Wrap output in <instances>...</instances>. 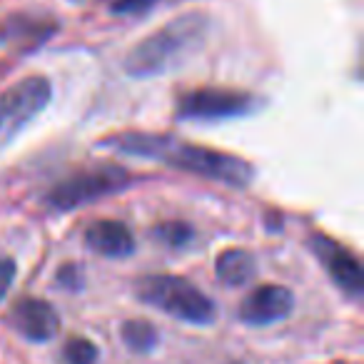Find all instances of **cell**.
I'll return each instance as SVG.
<instances>
[{
  "mask_svg": "<svg viewBox=\"0 0 364 364\" xmlns=\"http://www.w3.org/2000/svg\"><path fill=\"white\" fill-rule=\"evenodd\" d=\"M314 250H317V255L322 257V262L327 264L332 279L344 292H349V294L362 292V284H364L362 264H359V259L354 257L349 250L339 247V245H334L332 240H327V237H314Z\"/></svg>",
  "mask_w": 364,
  "mask_h": 364,
  "instance_id": "obj_9",
  "label": "cell"
},
{
  "mask_svg": "<svg viewBox=\"0 0 364 364\" xmlns=\"http://www.w3.org/2000/svg\"><path fill=\"white\" fill-rule=\"evenodd\" d=\"M205 31H208V21L198 13L175 18L132 48L125 60V70L132 77L160 75L185 60L203 43Z\"/></svg>",
  "mask_w": 364,
  "mask_h": 364,
  "instance_id": "obj_2",
  "label": "cell"
},
{
  "mask_svg": "<svg viewBox=\"0 0 364 364\" xmlns=\"http://www.w3.org/2000/svg\"><path fill=\"white\" fill-rule=\"evenodd\" d=\"M137 297L160 312L190 324H210L215 319V302L193 282L175 274H152L137 282Z\"/></svg>",
  "mask_w": 364,
  "mask_h": 364,
  "instance_id": "obj_3",
  "label": "cell"
},
{
  "mask_svg": "<svg viewBox=\"0 0 364 364\" xmlns=\"http://www.w3.org/2000/svg\"><path fill=\"white\" fill-rule=\"evenodd\" d=\"M85 242L90 245L92 252L102 257H127L135 250V237L130 228L117 220H97L87 228Z\"/></svg>",
  "mask_w": 364,
  "mask_h": 364,
  "instance_id": "obj_10",
  "label": "cell"
},
{
  "mask_svg": "<svg viewBox=\"0 0 364 364\" xmlns=\"http://www.w3.org/2000/svg\"><path fill=\"white\" fill-rule=\"evenodd\" d=\"M112 145L122 155L165 162V165H172L177 170L203 175L208 180L228 182L232 188H247L255 177L252 165L245 162L242 157L213 150V147H200L193 145V142L175 140L170 135H142V132H132V135L117 137Z\"/></svg>",
  "mask_w": 364,
  "mask_h": 364,
  "instance_id": "obj_1",
  "label": "cell"
},
{
  "mask_svg": "<svg viewBox=\"0 0 364 364\" xmlns=\"http://www.w3.org/2000/svg\"><path fill=\"white\" fill-rule=\"evenodd\" d=\"M16 279V262L13 259H0V299L6 297Z\"/></svg>",
  "mask_w": 364,
  "mask_h": 364,
  "instance_id": "obj_15",
  "label": "cell"
},
{
  "mask_svg": "<svg viewBox=\"0 0 364 364\" xmlns=\"http://www.w3.org/2000/svg\"><path fill=\"white\" fill-rule=\"evenodd\" d=\"M13 324L23 337L33 339V342H48L60 332V317H58L55 307L38 297L18 299L13 307Z\"/></svg>",
  "mask_w": 364,
  "mask_h": 364,
  "instance_id": "obj_8",
  "label": "cell"
},
{
  "mask_svg": "<svg viewBox=\"0 0 364 364\" xmlns=\"http://www.w3.org/2000/svg\"><path fill=\"white\" fill-rule=\"evenodd\" d=\"M50 92V80L43 75H31L0 92V152L46 110Z\"/></svg>",
  "mask_w": 364,
  "mask_h": 364,
  "instance_id": "obj_4",
  "label": "cell"
},
{
  "mask_svg": "<svg viewBox=\"0 0 364 364\" xmlns=\"http://www.w3.org/2000/svg\"><path fill=\"white\" fill-rule=\"evenodd\" d=\"M257 100L250 92L230 87H198L177 100V117L182 120H230L255 110Z\"/></svg>",
  "mask_w": 364,
  "mask_h": 364,
  "instance_id": "obj_6",
  "label": "cell"
},
{
  "mask_svg": "<svg viewBox=\"0 0 364 364\" xmlns=\"http://www.w3.org/2000/svg\"><path fill=\"white\" fill-rule=\"evenodd\" d=\"M122 339L130 349L135 352H147V349L155 347L157 342V329L150 322H142V319H130V322L122 324Z\"/></svg>",
  "mask_w": 364,
  "mask_h": 364,
  "instance_id": "obj_12",
  "label": "cell"
},
{
  "mask_svg": "<svg viewBox=\"0 0 364 364\" xmlns=\"http://www.w3.org/2000/svg\"><path fill=\"white\" fill-rule=\"evenodd\" d=\"M255 269H257V264H255V257L247 250H225L218 257V264H215L220 282L230 284V287H240V284L250 282Z\"/></svg>",
  "mask_w": 364,
  "mask_h": 364,
  "instance_id": "obj_11",
  "label": "cell"
},
{
  "mask_svg": "<svg viewBox=\"0 0 364 364\" xmlns=\"http://www.w3.org/2000/svg\"><path fill=\"white\" fill-rule=\"evenodd\" d=\"M157 235H160L162 240H167V242H172V245H182L185 240H188L190 232L182 228V225H160Z\"/></svg>",
  "mask_w": 364,
  "mask_h": 364,
  "instance_id": "obj_16",
  "label": "cell"
},
{
  "mask_svg": "<svg viewBox=\"0 0 364 364\" xmlns=\"http://www.w3.org/2000/svg\"><path fill=\"white\" fill-rule=\"evenodd\" d=\"M157 6V0H112L110 11L117 16H142Z\"/></svg>",
  "mask_w": 364,
  "mask_h": 364,
  "instance_id": "obj_14",
  "label": "cell"
},
{
  "mask_svg": "<svg viewBox=\"0 0 364 364\" xmlns=\"http://www.w3.org/2000/svg\"><path fill=\"white\" fill-rule=\"evenodd\" d=\"M294 307V294L282 284H262L252 289L240 304V317L252 327H264L284 319Z\"/></svg>",
  "mask_w": 364,
  "mask_h": 364,
  "instance_id": "obj_7",
  "label": "cell"
},
{
  "mask_svg": "<svg viewBox=\"0 0 364 364\" xmlns=\"http://www.w3.org/2000/svg\"><path fill=\"white\" fill-rule=\"evenodd\" d=\"M63 357L68 364H95L97 362V349L87 339H70L63 349Z\"/></svg>",
  "mask_w": 364,
  "mask_h": 364,
  "instance_id": "obj_13",
  "label": "cell"
},
{
  "mask_svg": "<svg viewBox=\"0 0 364 364\" xmlns=\"http://www.w3.org/2000/svg\"><path fill=\"white\" fill-rule=\"evenodd\" d=\"M127 182H130V175L122 167H92V170L75 172V175L58 182L55 188L50 190V195H48V203L55 210H75L80 205L95 203V200L105 198V195L117 193V190L125 188Z\"/></svg>",
  "mask_w": 364,
  "mask_h": 364,
  "instance_id": "obj_5",
  "label": "cell"
}]
</instances>
